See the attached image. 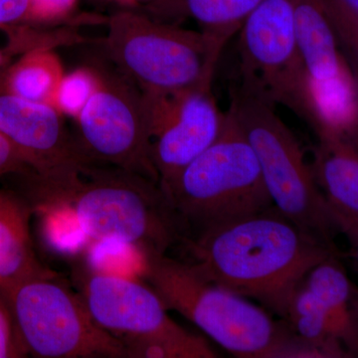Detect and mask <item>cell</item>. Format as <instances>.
Segmentation results:
<instances>
[{"label":"cell","mask_w":358,"mask_h":358,"mask_svg":"<svg viewBox=\"0 0 358 358\" xmlns=\"http://www.w3.org/2000/svg\"><path fill=\"white\" fill-rule=\"evenodd\" d=\"M192 263L222 288L286 319L289 301L315 266L336 256L274 206L185 238Z\"/></svg>","instance_id":"cell-1"},{"label":"cell","mask_w":358,"mask_h":358,"mask_svg":"<svg viewBox=\"0 0 358 358\" xmlns=\"http://www.w3.org/2000/svg\"><path fill=\"white\" fill-rule=\"evenodd\" d=\"M36 197L67 205L85 236L94 242L166 254L185 231L157 181L88 162L60 176H29Z\"/></svg>","instance_id":"cell-2"},{"label":"cell","mask_w":358,"mask_h":358,"mask_svg":"<svg viewBox=\"0 0 358 358\" xmlns=\"http://www.w3.org/2000/svg\"><path fill=\"white\" fill-rule=\"evenodd\" d=\"M141 275L174 310L236 357L275 358L289 333L267 310L214 284L192 263L145 252Z\"/></svg>","instance_id":"cell-3"},{"label":"cell","mask_w":358,"mask_h":358,"mask_svg":"<svg viewBox=\"0 0 358 358\" xmlns=\"http://www.w3.org/2000/svg\"><path fill=\"white\" fill-rule=\"evenodd\" d=\"M227 40L122 11L110 17L105 47L120 72L143 94L180 95L210 88Z\"/></svg>","instance_id":"cell-4"},{"label":"cell","mask_w":358,"mask_h":358,"mask_svg":"<svg viewBox=\"0 0 358 358\" xmlns=\"http://www.w3.org/2000/svg\"><path fill=\"white\" fill-rule=\"evenodd\" d=\"M162 190L185 239L273 207L255 152L229 110L216 141Z\"/></svg>","instance_id":"cell-5"},{"label":"cell","mask_w":358,"mask_h":358,"mask_svg":"<svg viewBox=\"0 0 358 358\" xmlns=\"http://www.w3.org/2000/svg\"><path fill=\"white\" fill-rule=\"evenodd\" d=\"M228 110L255 152L273 206L301 229L334 247L338 226L300 143L278 115L277 107L238 87Z\"/></svg>","instance_id":"cell-6"},{"label":"cell","mask_w":358,"mask_h":358,"mask_svg":"<svg viewBox=\"0 0 358 358\" xmlns=\"http://www.w3.org/2000/svg\"><path fill=\"white\" fill-rule=\"evenodd\" d=\"M296 0H262L239 30V88L282 106L315 131L319 113L301 61Z\"/></svg>","instance_id":"cell-7"},{"label":"cell","mask_w":358,"mask_h":358,"mask_svg":"<svg viewBox=\"0 0 358 358\" xmlns=\"http://www.w3.org/2000/svg\"><path fill=\"white\" fill-rule=\"evenodd\" d=\"M23 282L6 296L28 352L41 358H122L124 343L92 317L81 296L56 281Z\"/></svg>","instance_id":"cell-8"},{"label":"cell","mask_w":358,"mask_h":358,"mask_svg":"<svg viewBox=\"0 0 358 358\" xmlns=\"http://www.w3.org/2000/svg\"><path fill=\"white\" fill-rule=\"evenodd\" d=\"M75 122L87 159L157 182L148 157L145 96L121 72L98 69L95 91Z\"/></svg>","instance_id":"cell-9"},{"label":"cell","mask_w":358,"mask_h":358,"mask_svg":"<svg viewBox=\"0 0 358 358\" xmlns=\"http://www.w3.org/2000/svg\"><path fill=\"white\" fill-rule=\"evenodd\" d=\"M294 25L301 61L322 131L358 129L357 75L320 0H296Z\"/></svg>","instance_id":"cell-10"},{"label":"cell","mask_w":358,"mask_h":358,"mask_svg":"<svg viewBox=\"0 0 358 358\" xmlns=\"http://www.w3.org/2000/svg\"><path fill=\"white\" fill-rule=\"evenodd\" d=\"M143 96L148 157L164 189L216 141L225 124L226 112L219 109L211 87L180 95Z\"/></svg>","instance_id":"cell-11"},{"label":"cell","mask_w":358,"mask_h":358,"mask_svg":"<svg viewBox=\"0 0 358 358\" xmlns=\"http://www.w3.org/2000/svg\"><path fill=\"white\" fill-rule=\"evenodd\" d=\"M51 103L0 93V133L17 148L33 173L53 176L92 162Z\"/></svg>","instance_id":"cell-12"},{"label":"cell","mask_w":358,"mask_h":358,"mask_svg":"<svg viewBox=\"0 0 358 358\" xmlns=\"http://www.w3.org/2000/svg\"><path fill=\"white\" fill-rule=\"evenodd\" d=\"M81 298L92 317L122 343L141 341L176 327L167 308L150 286L122 275L88 272L81 281Z\"/></svg>","instance_id":"cell-13"},{"label":"cell","mask_w":358,"mask_h":358,"mask_svg":"<svg viewBox=\"0 0 358 358\" xmlns=\"http://www.w3.org/2000/svg\"><path fill=\"white\" fill-rule=\"evenodd\" d=\"M315 136L313 176L338 231L348 236L358 231V131Z\"/></svg>","instance_id":"cell-14"},{"label":"cell","mask_w":358,"mask_h":358,"mask_svg":"<svg viewBox=\"0 0 358 358\" xmlns=\"http://www.w3.org/2000/svg\"><path fill=\"white\" fill-rule=\"evenodd\" d=\"M31 205L0 189V292L8 296L23 282L55 277L35 253L30 234Z\"/></svg>","instance_id":"cell-15"},{"label":"cell","mask_w":358,"mask_h":358,"mask_svg":"<svg viewBox=\"0 0 358 358\" xmlns=\"http://www.w3.org/2000/svg\"><path fill=\"white\" fill-rule=\"evenodd\" d=\"M303 284L326 308L334 336L350 357H357L358 338L352 308L355 286L336 256L315 266L303 280Z\"/></svg>","instance_id":"cell-16"},{"label":"cell","mask_w":358,"mask_h":358,"mask_svg":"<svg viewBox=\"0 0 358 358\" xmlns=\"http://www.w3.org/2000/svg\"><path fill=\"white\" fill-rule=\"evenodd\" d=\"M52 47L25 52L9 65L0 79V93L53 105L64 68Z\"/></svg>","instance_id":"cell-17"},{"label":"cell","mask_w":358,"mask_h":358,"mask_svg":"<svg viewBox=\"0 0 358 358\" xmlns=\"http://www.w3.org/2000/svg\"><path fill=\"white\" fill-rule=\"evenodd\" d=\"M262 0H162L164 13L189 18L201 31L229 41Z\"/></svg>","instance_id":"cell-18"},{"label":"cell","mask_w":358,"mask_h":358,"mask_svg":"<svg viewBox=\"0 0 358 358\" xmlns=\"http://www.w3.org/2000/svg\"><path fill=\"white\" fill-rule=\"evenodd\" d=\"M285 320L296 336L324 348L329 357H350L334 336L326 308L303 282L292 296Z\"/></svg>","instance_id":"cell-19"},{"label":"cell","mask_w":358,"mask_h":358,"mask_svg":"<svg viewBox=\"0 0 358 358\" xmlns=\"http://www.w3.org/2000/svg\"><path fill=\"white\" fill-rule=\"evenodd\" d=\"M128 358H214L217 352L202 336L178 324L150 338L124 343Z\"/></svg>","instance_id":"cell-20"},{"label":"cell","mask_w":358,"mask_h":358,"mask_svg":"<svg viewBox=\"0 0 358 358\" xmlns=\"http://www.w3.org/2000/svg\"><path fill=\"white\" fill-rule=\"evenodd\" d=\"M98 84V69L81 67L65 73L59 84L53 106L64 117L76 119Z\"/></svg>","instance_id":"cell-21"},{"label":"cell","mask_w":358,"mask_h":358,"mask_svg":"<svg viewBox=\"0 0 358 358\" xmlns=\"http://www.w3.org/2000/svg\"><path fill=\"white\" fill-rule=\"evenodd\" d=\"M350 65L358 71V13L334 0H320Z\"/></svg>","instance_id":"cell-22"},{"label":"cell","mask_w":358,"mask_h":358,"mask_svg":"<svg viewBox=\"0 0 358 358\" xmlns=\"http://www.w3.org/2000/svg\"><path fill=\"white\" fill-rule=\"evenodd\" d=\"M29 355L21 338L10 305L0 292V358L25 357Z\"/></svg>","instance_id":"cell-23"},{"label":"cell","mask_w":358,"mask_h":358,"mask_svg":"<svg viewBox=\"0 0 358 358\" xmlns=\"http://www.w3.org/2000/svg\"><path fill=\"white\" fill-rule=\"evenodd\" d=\"M77 0H30L31 20L50 22L65 17Z\"/></svg>","instance_id":"cell-24"},{"label":"cell","mask_w":358,"mask_h":358,"mask_svg":"<svg viewBox=\"0 0 358 358\" xmlns=\"http://www.w3.org/2000/svg\"><path fill=\"white\" fill-rule=\"evenodd\" d=\"M33 173L24 157L6 136L0 133V178L9 174Z\"/></svg>","instance_id":"cell-25"},{"label":"cell","mask_w":358,"mask_h":358,"mask_svg":"<svg viewBox=\"0 0 358 358\" xmlns=\"http://www.w3.org/2000/svg\"><path fill=\"white\" fill-rule=\"evenodd\" d=\"M31 20L30 0H0V26H18Z\"/></svg>","instance_id":"cell-26"},{"label":"cell","mask_w":358,"mask_h":358,"mask_svg":"<svg viewBox=\"0 0 358 358\" xmlns=\"http://www.w3.org/2000/svg\"><path fill=\"white\" fill-rule=\"evenodd\" d=\"M29 50L22 48L20 46H14V45H6V46H0V69L6 67L8 64L9 61L16 55H22L23 53Z\"/></svg>","instance_id":"cell-27"},{"label":"cell","mask_w":358,"mask_h":358,"mask_svg":"<svg viewBox=\"0 0 358 358\" xmlns=\"http://www.w3.org/2000/svg\"><path fill=\"white\" fill-rule=\"evenodd\" d=\"M334 1L338 2L341 6L358 13V0H334Z\"/></svg>","instance_id":"cell-28"},{"label":"cell","mask_w":358,"mask_h":358,"mask_svg":"<svg viewBox=\"0 0 358 358\" xmlns=\"http://www.w3.org/2000/svg\"><path fill=\"white\" fill-rule=\"evenodd\" d=\"M352 308L353 313H355V324H357L358 338V289L355 288V289H353Z\"/></svg>","instance_id":"cell-29"},{"label":"cell","mask_w":358,"mask_h":358,"mask_svg":"<svg viewBox=\"0 0 358 358\" xmlns=\"http://www.w3.org/2000/svg\"><path fill=\"white\" fill-rule=\"evenodd\" d=\"M350 240V244H352L353 252H355V259H357L358 263V231L353 232L352 234L346 236Z\"/></svg>","instance_id":"cell-30"},{"label":"cell","mask_w":358,"mask_h":358,"mask_svg":"<svg viewBox=\"0 0 358 358\" xmlns=\"http://www.w3.org/2000/svg\"><path fill=\"white\" fill-rule=\"evenodd\" d=\"M120 2H124V3H131V2H136L138 0H117Z\"/></svg>","instance_id":"cell-31"},{"label":"cell","mask_w":358,"mask_h":358,"mask_svg":"<svg viewBox=\"0 0 358 358\" xmlns=\"http://www.w3.org/2000/svg\"><path fill=\"white\" fill-rule=\"evenodd\" d=\"M353 70H355V75H357V85H358V71L357 69H355V68H353Z\"/></svg>","instance_id":"cell-32"}]
</instances>
